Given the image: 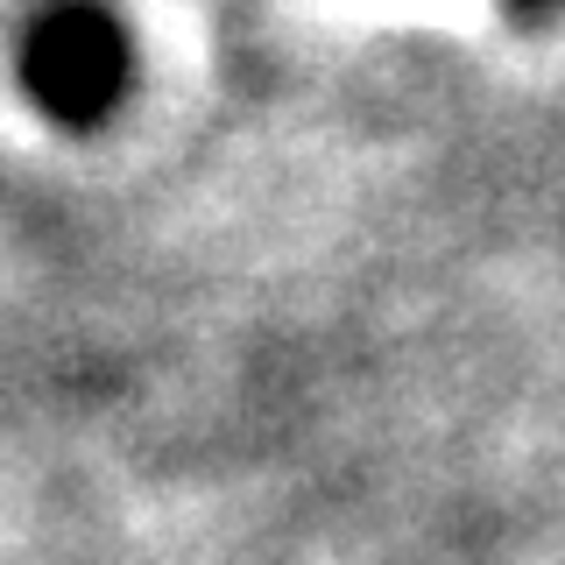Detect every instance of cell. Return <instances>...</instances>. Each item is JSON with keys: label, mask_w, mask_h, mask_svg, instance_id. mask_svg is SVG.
I'll use <instances>...</instances> for the list:
<instances>
[{"label": "cell", "mask_w": 565, "mask_h": 565, "mask_svg": "<svg viewBox=\"0 0 565 565\" xmlns=\"http://www.w3.org/2000/svg\"><path fill=\"white\" fill-rule=\"evenodd\" d=\"M128 29L93 0H57L35 14L29 43H22V78L35 106L64 128H93L120 106L128 93Z\"/></svg>", "instance_id": "cell-1"}, {"label": "cell", "mask_w": 565, "mask_h": 565, "mask_svg": "<svg viewBox=\"0 0 565 565\" xmlns=\"http://www.w3.org/2000/svg\"><path fill=\"white\" fill-rule=\"evenodd\" d=\"M502 8H516V14H530V22H537V14H552V8H565V0H502Z\"/></svg>", "instance_id": "cell-2"}]
</instances>
